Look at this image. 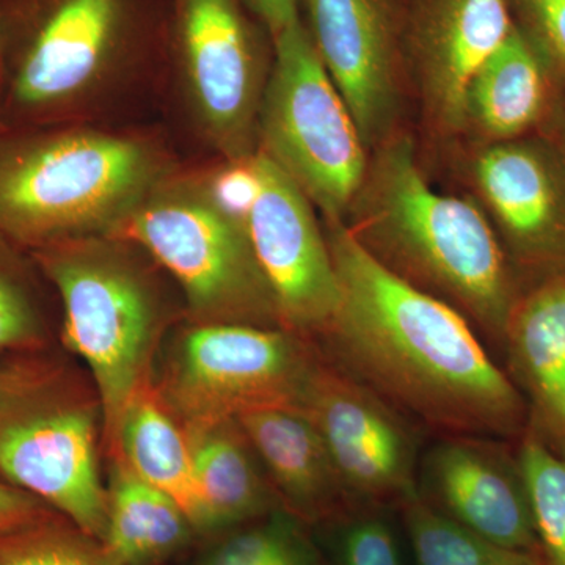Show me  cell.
I'll list each match as a JSON object with an SVG mask.
<instances>
[{
    "instance_id": "cell-1",
    "label": "cell",
    "mask_w": 565,
    "mask_h": 565,
    "mask_svg": "<svg viewBox=\"0 0 565 565\" xmlns=\"http://www.w3.org/2000/svg\"><path fill=\"white\" fill-rule=\"evenodd\" d=\"M326 236L340 299L315 340L323 353L418 429L519 441L525 397L471 322L382 266L343 222Z\"/></svg>"
},
{
    "instance_id": "cell-2",
    "label": "cell",
    "mask_w": 565,
    "mask_h": 565,
    "mask_svg": "<svg viewBox=\"0 0 565 565\" xmlns=\"http://www.w3.org/2000/svg\"><path fill=\"white\" fill-rule=\"evenodd\" d=\"M352 210L353 236L382 266L455 307L501 355L505 323L525 289L484 211L435 191L403 137L367 167Z\"/></svg>"
},
{
    "instance_id": "cell-3",
    "label": "cell",
    "mask_w": 565,
    "mask_h": 565,
    "mask_svg": "<svg viewBox=\"0 0 565 565\" xmlns=\"http://www.w3.org/2000/svg\"><path fill=\"white\" fill-rule=\"evenodd\" d=\"M167 174L147 141L95 129L0 139V234L33 252L118 237Z\"/></svg>"
},
{
    "instance_id": "cell-4",
    "label": "cell",
    "mask_w": 565,
    "mask_h": 565,
    "mask_svg": "<svg viewBox=\"0 0 565 565\" xmlns=\"http://www.w3.org/2000/svg\"><path fill=\"white\" fill-rule=\"evenodd\" d=\"M120 237H82L31 252L63 308V344L95 382L109 457L134 397L154 382L173 310L161 282Z\"/></svg>"
},
{
    "instance_id": "cell-5",
    "label": "cell",
    "mask_w": 565,
    "mask_h": 565,
    "mask_svg": "<svg viewBox=\"0 0 565 565\" xmlns=\"http://www.w3.org/2000/svg\"><path fill=\"white\" fill-rule=\"evenodd\" d=\"M102 397L87 370L50 348L0 359V481L104 541L109 494Z\"/></svg>"
},
{
    "instance_id": "cell-6",
    "label": "cell",
    "mask_w": 565,
    "mask_h": 565,
    "mask_svg": "<svg viewBox=\"0 0 565 565\" xmlns=\"http://www.w3.org/2000/svg\"><path fill=\"white\" fill-rule=\"evenodd\" d=\"M118 237L172 275L191 322L282 329L243 214L223 199L214 178L169 174Z\"/></svg>"
},
{
    "instance_id": "cell-7",
    "label": "cell",
    "mask_w": 565,
    "mask_h": 565,
    "mask_svg": "<svg viewBox=\"0 0 565 565\" xmlns=\"http://www.w3.org/2000/svg\"><path fill=\"white\" fill-rule=\"evenodd\" d=\"M258 137L259 150L329 222H343L370 167L366 143L300 20L275 36Z\"/></svg>"
},
{
    "instance_id": "cell-8",
    "label": "cell",
    "mask_w": 565,
    "mask_h": 565,
    "mask_svg": "<svg viewBox=\"0 0 565 565\" xmlns=\"http://www.w3.org/2000/svg\"><path fill=\"white\" fill-rule=\"evenodd\" d=\"M318 343L278 327L189 323L174 338L154 386L184 430L300 403Z\"/></svg>"
},
{
    "instance_id": "cell-9",
    "label": "cell",
    "mask_w": 565,
    "mask_h": 565,
    "mask_svg": "<svg viewBox=\"0 0 565 565\" xmlns=\"http://www.w3.org/2000/svg\"><path fill=\"white\" fill-rule=\"evenodd\" d=\"M299 412L321 435L356 503L401 505L418 492V427L345 373L319 344Z\"/></svg>"
},
{
    "instance_id": "cell-10",
    "label": "cell",
    "mask_w": 565,
    "mask_h": 565,
    "mask_svg": "<svg viewBox=\"0 0 565 565\" xmlns=\"http://www.w3.org/2000/svg\"><path fill=\"white\" fill-rule=\"evenodd\" d=\"M253 191L245 230L281 327L318 340L337 311L340 289L313 203L262 150L248 159Z\"/></svg>"
},
{
    "instance_id": "cell-11",
    "label": "cell",
    "mask_w": 565,
    "mask_h": 565,
    "mask_svg": "<svg viewBox=\"0 0 565 565\" xmlns=\"http://www.w3.org/2000/svg\"><path fill=\"white\" fill-rule=\"evenodd\" d=\"M473 174L523 289L565 274V152L550 134L489 143Z\"/></svg>"
},
{
    "instance_id": "cell-12",
    "label": "cell",
    "mask_w": 565,
    "mask_h": 565,
    "mask_svg": "<svg viewBox=\"0 0 565 565\" xmlns=\"http://www.w3.org/2000/svg\"><path fill=\"white\" fill-rule=\"evenodd\" d=\"M182 70L189 102L212 147L230 163L255 154L262 63L234 0H180Z\"/></svg>"
},
{
    "instance_id": "cell-13",
    "label": "cell",
    "mask_w": 565,
    "mask_h": 565,
    "mask_svg": "<svg viewBox=\"0 0 565 565\" xmlns=\"http://www.w3.org/2000/svg\"><path fill=\"white\" fill-rule=\"evenodd\" d=\"M418 493L493 544L541 556L516 441L438 437L419 460Z\"/></svg>"
},
{
    "instance_id": "cell-14",
    "label": "cell",
    "mask_w": 565,
    "mask_h": 565,
    "mask_svg": "<svg viewBox=\"0 0 565 565\" xmlns=\"http://www.w3.org/2000/svg\"><path fill=\"white\" fill-rule=\"evenodd\" d=\"M311 41L364 143L388 128L397 104L396 41L386 0H307Z\"/></svg>"
},
{
    "instance_id": "cell-15",
    "label": "cell",
    "mask_w": 565,
    "mask_h": 565,
    "mask_svg": "<svg viewBox=\"0 0 565 565\" xmlns=\"http://www.w3.org/2000/svg\"><path fill=\"white\" fill-rule=\"evenodd\" d=\"M508 0H424L416 18V61L435 121L467 126V98L486 62L514 29Z\"/></svg>"
},
{
    "instance_id": "cell-16",
    "label": "cell",
    "mask_w": 565,
    "mask_h": 565,
    "mask_svg": "<svg viewBox=\"0 0 565 565\" xmlns=\"http://www.w3.org/2000/svg\"><path fill=\"white\" fill-rule=\"evenodd\" d=\"M120 18L121 0H62L18 63L14 103L44 110L84 95L106 70Z\"/></svg>"
},
{
    "instance_id": "cell-17",
    "label": "cell",
    "mask_w": 565,
    "mask_h": 565,
    "mask_svg": "<svg viewBox=\"0 0 565 565\" xmlns=\"http://www.w3.org/2000/svg\"><path fill=\"white\" fill-rule=\"evenodd\" d=\"M501 356L525 397L531 429L565 459V274L522 292L505 323Z\"/></svg>"
},
{
    "instance_id": "cell-18",
    "label": "cell",
    "mask_w": 565,
    "mask_h": 565,
    "mask_svg": "<svg viewBox=\"0 0 565 565\" xmlns=\"http://www.w3.org/2000/svg\"><path fill=\"white\" fill-rule=\"evenodd\" d=\"M262 463L275 497L308 522H341L360 508L327 451L321 435L299 411L259 408L236 418Z\"/></svg>"
},
{
    "instance_id": "cell-19",
    "label": "cell",
    "mask_w": 565,
    "mask_h": 565,
    "mask_svg": "<svg viewBox=\"0 0 565 565\" xmlns=\"http://www.w3.org/2000/svg\"><path fill=\"white\" fill-rule=\"evenodd\" d=\"M564 98V82L515 24L471 84L467 125L489 143L544 134Z\"/></svg>"
},
{
    "instance_id": "cell-20",
    "label": "cell",
    "mask_w": 565,
    "mask_h": 565,
    "mask_svg": "<svg viewBox=\"0 0 565 565\" xmlns=\"http://www.w3.org/2000/svg\"><path fill=\"white\" fill-rule=\"evenodd\" d=\"M114 459H121L141 481L172 498L195 530H206L191 440L162 403L154 382L134 397L122 416L109 456Z\"/></svg>"
},
{
    "instance_id": "cell-21",
    "label": "cell",
    "mask_w": 565,
    "mask_h": 565,
    "mask_svg": "<svg viewBox=\"0 0 565 565\" xmlns=\"http://www.w3.org/2000/svg\"><path fill=\"white\" fill-rule=\"evenodd\" d=\"M185 434L191 440L206 530L256 519L278 501L237 419Z\"/></svg>"
},
{
    "instance_id": "cell-22",
    "label": "cell",
    "mask_w": 565,
    "mask_h": 565,
    "mask_svg": "<svg viewBox=\"0 0 565 565\" xmlns=\"http://www.w3.org/2000/svg\"><path fill=\"white\" fill-rule=\"evenodd\" d=\"M109 522L103 544L121 565H156L191 537V520L172 498L110 460Z\"/></svg>"
},
{
    "instance_id": "cell-23",
    "label": "cell",
    "mask_w": 565,
    "mask_h": 565,
    "mask_svg": "<svg viewBox=\"0 0 565 565\" xmlns=\"http://www.w3.org/2000/svg\"><path fill=\"white\" fill-rule=\"evenodd\" d=\"M399 508L416 565H545L541 556L505 548L473 533L418 492Z\"/></svg>"
},
{
    "instance_id": "cell-24",
    "label": "cell",
    "mask_w": 565,
    "mask_h": 565,
    "mask_svg": "<svg viewBox=\"0 0 565 565\" xmlns=\"http://www.w3.org/2000/svg\"><path fill=\"white\" fill-rule=\"evenodd\" d=\"M541 557L565 565V459L527 426L516 441Z\"/></svg>"
},
{
    "instance_id": "cell-25",
    "label": "cell",
    "mask_w": 565,
    "mask_h": 565,
    "mask_svg": "<svg viewBox=\"0 0 565 565\" xmlns=\"http://www.w3.org/2000/svg\"><path fill=\"white\" fill-rule=\"evenodd\" d=\"M0 565L121 564L99 539L55 512L40 522L0 534Z\"/></svg>"
},
{
    "instance_id": "cell-26",
    "label": "cell",
    "mask_w": 565,
    "mask_h": 565,
    "mask_svg": "<svg viewBox=\"0 0 565 565\" xmlns=\"http://www.w3.org/2000/svg\"><path fill=\"white\" fill-rule=\"evenodd\" d=\"M0 234V359L50 348V329L31 267Z\"/></svg>"
},
{
    "instance_id": "cell-27",
    "label": "cell",
    "mask_w": 565,
    "mask_h": 565,
    "mask_svg": "<svg viewBox=\"0 0 565 565\" xmlns=\"http://www.w3.org/2000/svg\"><path fill=\"white\" fill-rule=\"evenodd\" d=\"M338 523V565H403L396 534L381 508L360 505Z\"/></svg>"
},
{
    "instance_id": "cell-28",
    "label": "cell",
    "mask_w": 565,
    "mask_h": 565,
    "mask_svg": "<svg viewBox=\"0 0 565 565\" xmlns=\"http://www.w3.org/2000/svg\"><path fill=\"white\" fill-rule=\"evenodd\" d=\"M210 565H311L288 531L259 526L233 535L215 552Z\"/></svg>"
},
{
    "instance_id": "cell-29",
    "label": "cell",
    "mask_w": 565,
    "mask_h": 565,
    "mask_svg": "<svg viewBox=\"0 0 565 565\" xmlns=\"http://www.w3.org/2000/svg\"><path fill=\"white\" fill-rule=\"evenodd\" d=\"M516 28L565 84V0H508Z\"/></svg>"
},
{
    "instance_id": "cell-30",
    "label": "cell",
    "mask_w": 565,
    "mask_h": 565,
    "mask_svg": "<svg viewBox=\"0 0 565 565\" xmlns=\"http://www.w3.org/2000/svg\"><path fill=\"white\" fill-rule=\"evenodd\" d=\"M55 514L33 494L0 481V534L31 525Z\"/></svg>"
},
{
    "instance_id": "cell-31",
    "label": "cell",
    "mask_w": 565,
    "mask_h": 565,
    "mask_svg": "<svg viewBox=\"0 0 565 565\" xmlns=\"http://www.w3.org/2000/svg\"><path fill=\"white\" fill-rule=\"evenodd\" d=\"M253 10L267 25L274 39L292 22L299 21L297 0H250Z\"/></svg>"
},
{
    "instance_id": "cell-32",
    "label": "cell",
    "mask_w": 565,
    "mask_h": 565,
    "mask_svg": "<svg viewBox=\"0 0 565 565\" xmlns=\"http://www.w3.org/2000/svg\"><path fill=\"white\" fill-rule=\"evenodd\" d=\"M559 143L565 152V98L563 106H561L559 114L556 115L555 121H553L552 128L546 131Z\"/></svg>"
}]
</instances>
